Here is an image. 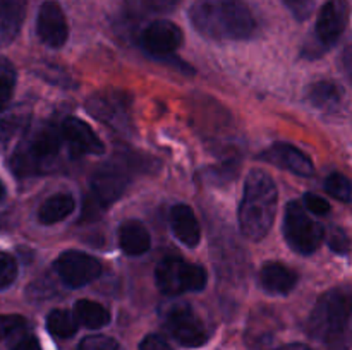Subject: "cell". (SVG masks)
Masks as SVG:
<instances>
[{
    "label": "cell",
    "mask_w": 352,
    "mask_h": 350,
    "mask_svg": "<svg viewBox=\"0 0 352 350\" xmlns=\"http://www.w3.org/2000/svg\"><path fill=\"white\" fill-rule=\"evenodd\" d=\"M192 26L210 40H248L256 19L244 0H198L189 9Z\"/></svg>",
    "instance_id": "obj_1"
},
{
    "label": "cell",
    "mask_w": 352,
    "mask_h": 350,
    "mask_svg": "<svg viewBox=\"0 0 352 350\" xmlns=\"http://www.w3.org/2000/svg\"><path fill=\"white\" fill-rule=\"evenodd\" d=\"M278 192L274 178L263 170H251L239 206V226L251 240L267 237L277 213Z\"/></svg>",
    "instance_id": "obj_2"
},
{
    "label": "cell",
    "mask_w": 352,
    "mask_h": 350,
    "mask_svg": "<svg viewBox=\"0 0 352 350\" xmlns=\"http://www.w3.org/2000/svg\"><path fill=\"white\" fill-rule=\"evenodd\" d=\"M60 146V132L52 124H40L24 130L23 139L9 160L10 170L16 177L23 178L48 174L57 165Z\"/></svg>",
    "instance_id": "obj_3"
},
{
    "label": "cell",
    "mask_w": 352,
    "mask_h": 350,
    "mask_svg": "<svg viewBox=\"0 0 352 350\" xmlns=\"http://www.w3.org/2000/svg\"><path fill=\"white\" fill-rule=\"evenodd\" d=\"M351 297L346 288H332L318 299L308 319L313 340L327 345L342 342L349 329Z\"/></svg>",
    "instance_id": "obj_4"
},
{
    "label": "cell",
    "mask_w": 352,
    "mask_h": 350,
    "mask_svg": "<svg viewBox=\"0 0 352 350\" xmlns=\"http://www.w3.org/2000/svg\"><path fill=\"white\" fill-rule=\"evenodd\" d=\"M155 280L162 294L181 295L186 292L203 290L208 277L205 268L188 263L177 256H168L158 263L155 270Z\"/></svg>",
    "instance_id": "obj_5"
},
{
    "label": "cell",
    "mask_w": 352,
    "mask_h": 350,
    "mask_svg": "<svg viewBox=\"0 0 352 350\" xmlns=\"http://www.w3.org/2000/svg\"><path fill=\"white\" fill-rule=\"evenodd\" d=\"M284 235L296 253L311 254L322 246L325 239V229L322 223L309 216L301 202L291 201L285 208Z\"/></svg>",
    "instance_id": "obj_6"
},
{
    "label": "cell",
    "mask_w": 352,
    "mask_h": 350,
    "mask_svg": "<svg viewBox=\"0 0 352 350\" xmlns=\"http://www.w3.org/2000/svg\"><path fill=\"white\" fill-rule=\"evenodd\" d=\"M131 96L124 91H100L93 95L86 102V110L89 115L95 117L100 122L107 124L113 130L119 132H127L131 129L133 115H131Z\"/></svg>",
    "instance_id": "obj_7"
},
{
    "label": "cell",
    "mask_w": 352,
    "mask_h": 350,
    "mask_svg": "<svg viewBox=\"0 0 352 350\" xmlns=\"http://www.w3.org/2000/svg\"><path fill=\"white\" fill-rule=\"evenodd\" d=\"M165 328L184 347H201L208 340V329L195 309L188 304H175L165 316Z\"/></svg>",
    "instance_id": "obj_8"
},
{
    "label": "cell",
    "mask_w": 352,
    "mask_h": 350,
    "mask_svg": "<svg viewBox=\"0 0 352 350\" xmlns=\"http://www.w3.org/2000/svg\"><path fill=\"white\" fill-rule=\"evenodd\" d=\"M58 278L71 288H81L102 275V263L91 254L81 250H65L55 261Z\"/></svg>",
    "instance_id": "obj_9"
},
{
    "label": "cell",
    "mask_w": 352,
    "mask_h": 350,
    "mask_svg": "<svg viewBox=\"0 0 352 350\" xmlns=\"http://www.w3.org/2000/svg\"><path fill=\"white\" fill-rule=\"evenodd\" d=\"M182 30L175 23L158 19L148 24L141 33V47L157 58H168L182 45Z\"/></svg>",
    "instance_id": "obj_10"
},
{
    "label": "cell",
    "mask_w": 352,
    "mask_h": 350,
    "mask_svg": "<svg viewBox=\"0 0 352 350\" xmlns=\"http://www.w3.org/2000/svg\"><path fill=\"white\" fill-rule=\"evenodd\" d=\"M349 23V2L329 0L316 19V41L320 50H329L339 41Z\"/></svg>",
    "instance_id": "obj_11"
},
{
    "label": "cell",
    "mask_w": 352,
    "mask_h": 350,
    "mask_svg": "<svg viewBox=\"0 0 352 350\" xmlns=\"http://www.w3.org/2000/svg\"><path fill=\"white\" fill-rule=\"evenodd\" d=\"M127 182H129V175L122 165H103L91 177V199L105 208L122 196Z\"/></svg>",
    "instance_id": "obj_12"
},
{
    "label": "cell",
    "mask_w": 352,
    "mask_h": 350,
    "mask_svg": "<svg viewBox=\"0 0 352 350\" xmlns=\"http://www.w3.org/2000/svg\"><path fill=\"white\" fill-rule=\"evenodd\" d=\"M36 34L50 48L64 47L69 36L67 19L57 2L48 0L41 3L36 17Z\"/></svg>",
    "instance_id": "obj_13"
},
{
    "label": "cell",
    "mask_w": 352,
    "mask_h": 350,
    "mask_svg": "<svg viewBox=\"0 0 352 350\" xmlns=\"http://www.w3.org/2000/svg\"><path fill=\"white\" fill-rule=\"evenodd\" d=\"M62 137V143L69 148L74 156H81V154H103L105 153V146L100 141V137L93 132L91 127L81 119L76 117H67L62 122L60 129H58Z\"/></svg>",
    "instance_id": "obj_14"
},
{
    "label": "cell",
    "mask_w": 352,
    "mask_h": 350,
    "mask_svg": "<svg viewBox=\"0 0 352 350\" xmlns=\"http://www.w3.org/2000/svg\"><path fill=\"white\" fill-rule=\"evenodd\" d=\"M261 156L267 158L270 163L278 165V167L299 175V177H311L315 174V167H313V161L309 160L308 154H305L299 148L292 146V144L275 143Z\"/></svg>",
    "instance_id": "obj_15"
},
{
    "label": "cell",
    "mask_w": 352,
    "mask_h": 350,
    "mask_svg": "<svg viewBox=\"0 0 352 350\" xmlns=\"http://www.w3.org/2000/svg\"><path fill=\"white\" fill-rule=\"evenodd\" d=\"M170 226L179 242L188 247H196L201 239V226L195 211L188 205H175L170 209Z\"/></svg>",
    "instance_id": "obj_16"
},
{
    "label": "cell",
    "mask_w": 352,
    "mask_h": 350,
    "mask_svg": "<svg viewBox=\"0 0 352 350\" xmlns=\"http://www.w3.org/2000/svg\"><path fill=\"white\" fill-rule=\"evenodd\" d=\"M260 280L268 294L285 295L294 290L298 283V275L282 263H267L261 268Z\"/></svg>",
    "instance_id": "obj_17"
},
{
    "label": "cell",
    "mask_w": 352,
    "mask_h": 350,
    "mask_svg": "<svg viewBox=\"0 0 352 350\" xmlns=\"http://www.w3.org/2000/svg\"><path fill=\"white\" fill-rule=\"evenodd\" d=\"M119 246L127 256H141L151 246L150 232L138 220H127L119 229Z\"/></svg>",
    "instance_id": "obj_18"
},
{
    "label": "cell",
    "mask_w": 352,
    "mask_h": 350,
    "mask_svg": "<svg viewBox=\"0 0 352 350\" xmlns=\"http://www.w3.org/2000/svg\"><path fill=\"white\" fill-rule=\"evenodd\" d=\"M306 98L311 103L315 108L320 110H336L342 103L344 89L337 82L329 81V79H322V81L313 82L308 88Z\"/></svg>",
    "instance_id": "obj_19"
},
{
    "label": "cell",
    "mask_w": 352,
    "mask_h": 350,
    "mask_svg": "<svg viewBox=\"0 0 352 350\" xmlns=\"http://www.w3.org/2000/svg\"><path fill=\"white\" fill-rule=\"evenodd\" d=\"M24 0H0V45L12 41L24 19Z\"/></svg>",
    "instance_id": "obj_20"
},
{
    "label": "cell",
    "mask_w": 352,
    "mask_h": 350,
    "mask_svg": "<svg viewBox=\"0 0 352 350\" xmlns=\"http://www.w3.org/2000/svg\"><path fill=\"white\" fill-rule=\"evenodd\" d=\"M76 208V199L67 192H58L50 196L38 209V220L43 225H54L67 218Z\"/></svg>",
    "instance_id": "obj_21"
},
{
    "label": "cell",
    "mask_w": 352,
    "mask_h": 350,
    "mask_svg": "<svg viewBox=\"0 0 352 350\" xmlns=\"http://www.w3.org/2000/svg\"><path fill=\"white\" fill-rule=\"evenodd\" d=\"M72 316L78 321V325L89 329L103 328L110 321V312L102 304L95 301H88V299H81V301L76 302Z\"/></svg>",
    "instance_id": "obj_22"
},
{
    "label": "cell",
    "mask_w": 352,
    "mask_h": 350,
    "mask_svg": "<svg viewBox=\"0 0 352 350\" xmlns=\"http://www.w3.org/2000/svg\"><path fill=\"white\" fill-rule=\"evenodd\" d=\"M179 2L181 0H127L124 10L129 19H144V17L172 12Z\"/></svg>",
    "instance_id": "obj_23"
},
{
    "label": "cell",
    "mask_w": 352,
    "mask_h": 350,
    "mask_svg": "<svg viewBox=\"0 0 352 350\" xmlns=\"http://www.w3.org/2000/svg\"><path fill=\"white\" fill-rule=\"evenodd\" d=\"M28 117L23 110H7L0 113V151L6 150L7 144L14 139V136L26 130Z\"/></svg>",
    "instance_id": "obj_24"
},
{
    "label": "cell",
    "mask_w": 352,
    "mask_h": 350,
    "mask_svg": "<svg viewBox=\"0 0 352 350\" xmlns=\"http://www.w3.org/2000/svg\"><path fill=\"white\" fill-rule=\"evenodd\" d=\"M48 331L58 338H71L78 331V321L74 319L72 312L65 309H54L47 318Z\"/></svg>",
    "instance_id": "obj_25"
},
{
    "label": "cell",
    "mask_w": 352,
    "mask_h": 350,
    "mask_svg": "<svg viewBox=\"0 0 352 350\" xmlns=\"http://www.w3.org/2000/svg\"><path fill=\"white\" fill-rule=\"evenodd\" d=\"M325 191L329 192L332 198L339 199L342 202H351L352 199V185L351 180L342 174H332L327 177L325 180Z\"/></svg>",
    "instance_id": "obj_26"
},
{
    "label": "cell",
    "mask_w": 352,
    "mask_h": 350,
    "mask_svg": "<svg viewBox=\"0 0 352 350\" xmlns=\"http://www.w3.org/2000/svg\"><path fill=\"white\" fill-rule=\"evenodd\" d=\"M16 86V71L7 58H0V105L9 102Z\"/></svg>",
    "instance_id": "obj_27"
},
{
    "label": "cell",
    "mask_w": 352,
    "mask_h": 350,
    "mask_svg": "<svg viewBox=\"0 0 352 350\" xmlns=\"http://www.w3.org/2000/svg\"><path fill=\"white\" fill-rule=\"evenodd\" d=\"M17 277V263L9 253H0V290H6Z\"/></svg>",
    "instance_id": "obj_28"
},
{
    "label": "cell",
    "mask_w": 352,
    "mask_h": 350,
    "mask_svg": "<svg viewBox=\"0 0 352 350\" xmlns=\"http://www.w3.org/2000/svg\"><path fill=\"white\" fill-rule=\"evenodd\" d=\"M78 350H124L119 342L105 335H93L86 336L81 343H79Z\"/></svg>",
    "instance_id": "obj_29"
},
{
    "label": "cell",
    "mask_w": 352,
    "mask_h": 350,
    "mask_svg": "<svg viewBox=\"0 0 352 350\" xmlns=\"http://www.w3.org/2000/svg\"><path fill=\"white\" fill-rule=\"evenodd\" d=\"M26 326V319L19 314H0V342Z\"/></svg>",
    "instance_id": "obj_30"
},
{
    "label": "cell",
    "mask_w": 352,
    "mask_h": 350,
    "mask_svg": "<svg viewBox=\"0 0 352 350\" xmlns=\"http://www.w3.org/2000/svg\"><path fill=\"white\" fill-rule=\"evenodd\" d=\"M329 246L337 254H349L351 239L344 229H333L332 235L329 239Z\"/></svg>",
    "instance_id": "obj_31"
},
{
    "label": "cell",
    "mask_w": 352,
    "mask_h": 350,
    "mask_svg": "<svg viewBox=\"0 0 352 350\" xmlns=\"http://www.w3.org/2000/svg\"><path fill=\"white\" fill-rule=\"evenodd\" d=\"M284 3L292 16L299 21L308 19L313 10V0H284Z\"/></svg>",
    "instance_id": "obj_32"
},
{
    "label": "cell",
    "mask_w": 352,
    "mask_h": 350,
    "mask_svg": "<svg viewBox=\"0 0 352 350\" xmlns=\"http://www.w3.org/2000/svg\"><path fill=\"white\" fill-rule=\"evenodd\" d=\"M305 208L313 215H327L330 211V205L327 202V199L318 194H311V192L305 194Z\"/></svg>",
    "instance_id": "obj_33"
},
{
    "label": "cell",
    "mask_w": 352,
    "mask_h": 350,
    "mask_svg": "<svg viewBox=\"0 0 352 350\" xmlns=\"http://www.w3.org/2000/svg\"><path fill=\"white\" fill-rule=\"evenodd\" d=\"M140 350H172V347L168 345L167 340L153 333V335L144 336L143 342L140 343Z\"/></svg>",
    "instance_id": "obj_34"
},
{
    "label": "cell",
    "mask_w": 352,
    "mask_h": 350,
    "mask_svg": "<svg viewBox=\"0 0 352 350\" xmlns=\"http://www.w3.org/2000/svg\"><path fill=\"white\" fill-rule=\"evenodd\" d=\"M10 350H41V347L34 336L26 335L23 336V338L17 340V342L10 347Z\"/></svg>",
    "instance_id": "obj_35"
},
{
    "label": "cell",
    "mask_w": 352,
    "mask_h": 350,
    "mask_svg": "<svg viewBox=\"0 0 352 350\" xmlns=\"http://www.w3.org/2000/svg\"><path fill=\"white\" fill-rule=\"evenodd\" d=\"M278 350H313V349H309V347L302 345V343H289V345L280 347V349H278Z\"/></svg>",
    "instance_id": "obj_36"
},
{
    "label": "cell",
    "mask_w": 352,
    "mask_h": 350,
    "mask_svg": "<svg viewBox=\"0 0 352 350\" xmlns=\"http://www.w3.org/2000/svg\"><path fill=\"white\" fill-rule=\"evenodd\" d=\"M2 198H3V184L0 182V199H2Z\"/></svg>",
    "instance_id": "obj_37"
}]
</instances>
